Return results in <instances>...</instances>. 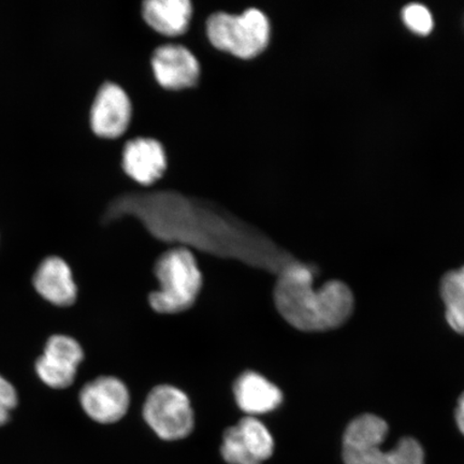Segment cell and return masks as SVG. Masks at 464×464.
<instances>
[{
  "instance_id": "cell-1",
  "label": "cell",
  "mask_w": 464,
  "mask_h": 464,
  "mask_svg": "<svg viewBox=\"0 0 464 464\" xmlns=\"http://www.w3.org/2000/svg\"><path fill=\"white\" fill-rule=\"evenodd\" d=\"M314 272L297 261L284 269L275 289L276 309L301 332H327L350 318L353 297L346 284L332 281L315 289Z\"/></svg>"
},
{
  "instance_id": "cell-2",
  "label": "cell",
  "mask_w": 464,
  "mask_h": 464,
  "mask_svg": "<svg viewBox=\"0 0 464 464\" xmlns=\"http://www.w3.org/2000/svg\"><path fill=\"white\" fill-rule=\"evenodd\" d=\"M388 426L381 417L365 414L346 428L343 438L345 464H425V452L413 438H403L391 450H382Z\"/></svg>"
},
{
  "instance_id": "cell-3",
  "label": "cell",
  "mask_w": 464,
  "mask_h": 464,
  "mask_svg": "<svg viewBox=\"0 0 464 464\" xmlns=\"http://www.w3.org/2000/svg\"><path fill=\"white\" fill-rule=\"evenodd\" d=\"M155 276L160 289L149 295L152 310L160 314H178L193 306L202 287V275L194 254L187 247L168 249L156 260Z\"/></svg>"
},
{
  "instance_id": "cell-4",
  "label": "cell",
  "mask_w": 464,
  "mask_h": 464,
  "mask_svg": "<svg viewBox=\"0 0 464 464\" xmlns=\"http://www.w3.org/2000/svg\"><path fill=\"white\" fill-rule=\"evenodd\" d=\"M206 34L214 49L249 61L268 48L271 24L263 11L249 7L240 14L214 13L208 15Z\"/></svg>"
},
{
  "instance_id": "cell-5",
  "label": "cell",
  "mask_w": 464,
  "mask_h": 464,
  "mask_svg": "<svg viewBox=\"0 0 464 464\" xmlns=\"http://www.w3.org/2000/svg\"><path fill=\"white\" fill-rule=\"evenodd\" d=\"M143 419L161 440L188 437L195 426L193 408L187 393L170 385L153 388L145 400Z\"/></svg>"
},
{
  "instance_id": "cell-6",
  "label": "cell",
  "mask_w": 464,
  "mask_h": 464,
  "mask_svg": "<svg viewBox=\"0 0 464 464\" xmlns=\"http://www.w3.org/2000/svg\"><path fill=\"white\" fill-rule=\"evenodd\" d=\"M150 66L162 89L179 92L191 89L200 77V65L193 52L177 39H167L153 52Z\"/></svg>"
},
{
  "instance_id": "cell-7",
  "label": "cell",
  "mask_w": 464,
  "mask_h": 464,
  "mask_svg": "<svg viewBox=\"0 0 464 464\" xmlns=\"http://www.w3.org/2000/svg\"><path fill=\"white\" fill-rule=\"evenodd\" d=\"M132 107L129 95L118 84L104 82L90 107V127L95 136L115 140L130 129Z\"/></svg>"
},
{
  "instance_id": "cell-8",
  "label": "cell",
  "mask_w": 464,
  "mask_h": 464,
  "mask_svg": "<svg viewBox=\"0 0 464 464\" xmlns=\"http://www.w3.org/2000/svg\"><path fill=\"white\" fill-rule=\"evenodd\" d=\"M84 352L78 341L67 335H52L44 355L36 362V372L46 386L63 390L73 384Z\"/></svg>"
},
{
  "instance_id": "cell-9",
  "label": "cell",
  "mask_w": 464,
  "mask_h": 464,
  "mask_svg": "<svg viewBox=\"0 0 464 464\" xmlns=\"http://www.w3.org/2000/svg\"><path fill=\"white\" fill-rule=\"evenodd\" d=\"M80 403L91 420L109 425L120 421L127 414L130 394L121 380L102 376L82 388Z\"/></svg>"
},
{
  "instance_id": "cell-10",
  "label": "cell",
  "mask_w": 464,
  "mask_h": 464,
  "mask_svg": "<svg viewBox=\"0 0 464 464\" xmlns=\"http://www.w3.org/2000/svg\"><path fill=\"white\" fill-rule=\"evenodd\" d=\"M121 168L133 182L141 187H150L160 181L167 169L165 150L152 138L126 137Z\"/></svg>"
},
{
  "instance_id": "cell-11",
  "label": "cell",
  "mask_w": 464,
  "mask_h": 464,
  "mask_svg": "<svg viewBox=\"0 0 464 464\" xmlns=\"http://www.w3.org/2000/svg\"><path fill=\"white\" fill-rule=\"evenodd\" d=\"M194 8L191 0H143L145 24L160 37L178 39L188 33Z\"/></svg>"
},
{
  "instance_id": "cell-12",
  "label": "cell",
  "mask_w": 464,
  "mask_h": 464,
  "mask_svg": "<svg viewBox=\"0 0 464 464\" xmlns=\"http://www.w3.org/2000/svg\"><path fill=\"white\" fill-rule=\"evenodd\" d=\"M34 286L52 304L66 307L77 301L78 287L71 266L60 257L51 256L40 264L34 276Z\"/></svg>"
},
{
  "instance_id": "cell-13",
  "label": "cell",
  "mask_w": 464,
  "mask_h": 464,
  "mask_svg": "<svg viewBox=\"0 0 464 464\" xmlns=\"http://www.w3.org/2000/svg\"><path fill=\"white\" fill-rule=\"evenodd\" d=\"M237 408L248 416L261 415L275 411L283 402V393L265 376L246 371L234 384Z\"/></svg>"
},
{
  "instance_id": "cell-14",
  "label": "cell",
  "mask_w": 464,
  "mask_h": 464,
  "mask_svg": "<svg viewBox=\"0 0 464 464\" xmlns=\"http://www.w3.org/2000/svg\"><path fill=\"white\" fill-rule=\"evenodd\" d=\"M242 444L255 460L263 464L275 451V440L263 422L252 416L243 417L236 425Z\"/></svg>"
},
{
  "instance_id": "cell-15",
  "label": "cell",
  "mask_w": 464,
  "mask_h": 464,
  "mask_svg": "<svg viewBox=\"0 0 464 464\" xmlns=\"http://www.w3.org/2000/svg\"><path fill=\"white\" fill-rule=\"evenodd\" d=\"M440 293L446 306V319L456 333L464 334V266L443 277Z\"/></svg>"
},
{
  "instance_id": "cell-16",
  "label": "cell",
  "mask_w": 464,
  "mask_h": 464,
  "mask_svg": "<svg viewBox=\"0 0 464 464\" xmlns=\"http://www.w3.org/2000/svg\"><path fill=\"white\" fill-rule=\"evenodd\" d=\"M220 452H222L224 460L228 464H261L254 459L245 445L242 444L236 426L226 429Z\"/></svg>"
},
{
  "instance_id": "cell-17",
  "label": "cell",
  "mask_w": 464,
  "mask_h": 464,
  "mask_svg": "<svg viewBox=\"0 0 464 464\" xmlns=\"http://www.w3.org/2000/svg\"><path fill=\"white\" fill-rule=\"evenodd\" d=\"M403 21L411 32L426 36L432 32L433 19L425 5L411 4L403 10Z\"/></svg>"
},
{
  "instance_id": "cell-18",
  "label": "cell",
  "mask_w": 464,
  "mask_h": 464,
  "mask_svg": "<svg viewBox=\"0 0 464 464\" xmlns=\"http://www.w3.org/2000/svg\"><path fill=\"white\" fill-rule=\"evenodd\" d=\"M17 405V393L14 387L0 375V426L5 425L10 420L11 411Z\"/></svg>"
},
{
  "instance_id": "cell-19",
  "label": "cell",
  "mask_w": 464,
  "mask_h": 464,
  "mask_svg": "<svg viewBox=\"0 0 464 464\" xmlns=\"http://www.w3.org/2000/svg\"><path fill=\"white\" fill-rule=\"evenodd\" d=\"M456 420L458 427H459L460 431L464 434V393H462L459 401H458Z\"/></svg>"
}]
</instances>
